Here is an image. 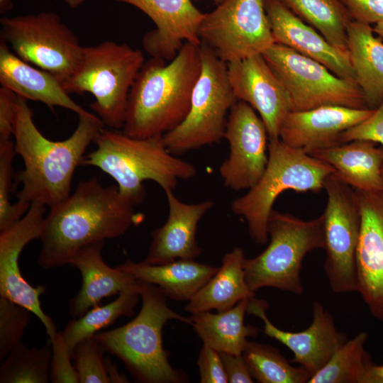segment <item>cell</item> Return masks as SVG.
Segmentation results:
<instances>
[{
	"label": "cell",
	"mask_w": 383,
	"mask_h": 383,
	"mask_svg": "<svg viewBox=\"0 0 383 383\" xmlns=\"http://www.w3.org/2000/svg\"><path fill=\"white\" fill-rule=\"evenodd\" d=\"M134 207L117 185L104 186L96 177L81 181L49 208L39 238L38 265L45 270L68 265L82 248L121 236L144 218Z\"/></svg>",
	"instance_id": "cell-1"
},
{
	"label": "cell",
	"mask_w": 383,
	"mask_h": 383,
	"mask_svg": "<svg viewBox=\"0 0 383 383\" xmlns=\"http://www.w3.org/2000/svg\"><path fill=\"white\" fill-rule=\"evenodd\" d=\"M77 128L62 140L47 138L37 128L28 100L18 96L13 136L16 155L23 161V170L16 175L22 185L18 201L30 206L40 203L50 208L71 193L74 173L82 165L86 150L105 127L95 113L79 115Z\"/></svg>",
	"instance_id": "cell-2"
},
{
	"label": "cell",
	"mask_w": 383,
	"mask_h": 383,
	"mask_svg": "<svg viewBox=\"0 0 383 383\" xmlns=\"http://www.w3.org/2000/svg\"><path fill=\"white\" fill-rule=\"evenodd\" d=\"M201 67L200 45L185 43L168 63L151 57L129 93L122 131L134 138L162 135L187 115Z\"/></svg>",
	"instance_id": "cell-3"
},
{
	"label": "cell",
	"mask_w": 383,
	"mask_h": 383,
	"mask_svg": "<svg viewBox=\"0 0 383 383\" xmlns=\"http://www.w3.org/2000/svg\"><path fill=\"white\" fill-rule=\"evenodd\" d=\"M85 155L82 165L100 169L116 182L121 195L134 206L145 198L144 182L153 181L165 191L174 190L178 180L196 174V168L172 154L162 135L134 138L114 129L103 128Z\"/></svg>",
	"instance_id": "cell-4"
},
{
	"label": "cell",
	"mask_w": 383,
	"mask_h": 383,
	"mask_svg": "<svg viewBox=\"0 0 383 383\" xmlns=\"http://www.w3.org/2000/svg\"><path fill=\"white\" fill-rule=\"evenodd\" d=\"M138 291L142 300L139 313L126 324L98 332L93 337L104 350L124 363L135 382H188L186 374L170 363L169 353L163 348L162 329L170 320L192 325L190 318L171 309L167 297L158 287L138 279Z\"/></svg>",
	"instance_id": "cell-5"
},
{
	"label": "cell",
	"mask_w": 383,
	"mask_h": 383,
	"mask_svg": "<svg viewBox=\"0 0 383 383\" xmlns=\"http://www.w3.org/2000/svg\"><path fill=\"white\" fill-rule=\"evenodd\" d=\"M327 162L302 150L291 148L280 139L269 140L268 162L257 182L231 204V210L243 217L251 238L260 245L267 243V221L277 198L287 190L318 192L326 178L335 173Z\"/></svg>",
	"instance_id": "cell-6"
},
{
	"label": "cell",
	"mask_w": 383,
	"mask_h": 383,
	"mask_svg": "<svg viewBox=\"0 0 383 383\" xmlns=\"http://www.w3.org/2000/svg\"><path fill=\"white\" fill-rule=\"evenodd\" d=\"M145 62L142 51L126 43L106 40L83 47L77 67L62 85L70 94H92L91 109L105 126L118 130L123 127L129 93Z\"/></svg>",
	"instance_id": "cell-7"
},
{
	"label": "cell",
	"mask_w": 383,
	"mask_h": 383,
	"mask_svg": "<svg viewBox=\"0 0 383 383\" xmlns=\"http://www.w3.org/2000/svg\"><path fill=\"white\" fill-rule=\"evenodd\" d=\"M270 240L260 255L245 259V280L254 292L264 287L301 294L302 262L306 255L324 249L323 216L304 221L272 209L267 221Z\"/></svg>",
	"instance_id": "cell-8"
},
{
	"label": "cell",
	"mask_w": 383,
	"mask_h": 383,
	"mask_svg": "<svg viewBox=\"0 0 383 383\" xmlns=\"http://www.w3.org/2000/svg\"><path fill=\"white\" fill-rule=\"evenodd\" d=\"M200 50L201 71L189 112L180 124L162 135L167 150L174 155L219 143L225 133L228 112L238 101L227 63L204 42Z\"/></svg>",
	"instance_id": "cell-9"
},
{
	"label": "cell",
	"mask_w": 383,
	"mask_h": 383,
	"mask_svg": "<svg viewBox=\"0 0 383 383\" xmlns=\"http://www.w3.org/2000/svg\"><path fill=\"white\" fill-rule=\"evenodd\" d=\"M262 56L283 85L292 111L328 105L368 109L355 80L337 76L313 59L277 43Z\"/></svg>",
	"instance_id": "cell-10"
},
{
	"label": "cell",
	"mask_w": 383,
	"mask_h": 383,
	"mask_svg": "<svg viewBox=\"0 0 383 383\" xmlns=\"http://www.w3.org/2000/svg\"><path fill=\"white\" fill-rule=\"evenodd\" d=\"M1 39L23 60L63 84L74 72L83 47L77 35L52 11L0 18Z\"/></svg>",
	"instance_id": "cell-11"
},
{
	"label": "cell",
	"mask_w": 383,
	"mask_h": 383,
	"mask_svg": "<svg viewBox=\"0 0 383 383\" xmlns=\"http://www.w3.org/2000/svg\"><path fill=\"white\" fill-rule=\"evenodd\" d=\"M327 195L323 216L326 258L325 272L332 291L357 292L356 251L360 213L355 189L335 173L325 180Z\"/></svg>",
	"instance_id": "cell-12"
},
{
	"label": "cell",
	"mask_w": 383,
	"mask_h": 383,
	"mask_svg": "<svg viewBox=\"0 0 383 383\" xmlns=\"http://www.w3.org/2000/svg\"><path fill=\"white\" fill-rule=\"evenodd\" d=\"M265 0H224L204 13L199 29L202 42L226 63L262 55L275 43Z\"/></svg>",
	"instance_id": "cell-13"
},
{
	"label": "cell",
	"mask_w": 383,
	"mask_h": 383,
	"mask_svg": "<svg viewBox=\"0 0 383 383\" xmlns=\"http://www.w3.org/2000/svg\"><path fill=\"white\" fill-rule=\"evenodd\" d=\"M228 116L223 138L228 157L219 167L224 185L235 192L250 189L262 176L268 162V135L256 111L237 101Z\"/></svg>",
	"instance_id": "cell-14"
},
{
	"label": "cell",
	"mask_w": 383,
	"mask_h": 383,
	"mask_svg": "<svg viewBox=\"0 0 383 383\" xmlns=\"http://www.w3.org/2000/svg\"><path fill=\"white\" fill-rule=\"evenodd\" d=\"M46 207L40 203H31L21 219L0 232V296L27 308L40 319L51 339L57 332V327L43 311L40 301L46 287H32L22 276L18 261L26 245L39 239Z\"/></svg>",
	"instance_id": "cell-15"
},
{
	"label": "cell",
	"mask_w": 383,
	"mask_h": 383,
	"mask_svg": "<svg viewBox=\"0 0 383 383\" xmlns=\"http://www.w3.org/2000/svg\"><path fill=\"white\" fill-rule=\"evenodd\" d=\"M354 189L361 219L357 292L372 316L383 323V190Z\"/></svg>",
	"instance_id": "cell-16"
},
{
	"label": "cell",
	"mask_w": 383,
	"mask_h": 383,
	"mask_svg": "<svg viewBox=\"0 0 383 383\" xmlns=\"http://www.w3.org/2000/svg\"><path fill=\"white\" fill-rule=\"evenodd\" d=\"M267 307L266 301L253 296L248 300L247 313L260 318L264 334L288 348L294 354L291 361L306 369L311 375L348 340L347 335L338 331L331 313L318 301L313 303L311 324L300 332L286 331L275 326L267 316Z\"/></svg>",
	"instance_id": "cell-17"
},
{
	"label": "cell",
	"mask_w": 383,
	"mask_h": 383,
	"mask_svg": "<svg viewBox=\"0 0 383 383\" xmlns=\"http://www.w3.org/2000/svg\"><path fill=\"white\" fill-rule=\"evenodd\" d=\"M228 78L238 101L248 104L263 121L269 140L279 139V130L290 111L286 91L262 55L227 63Z\"/></svg>",
	"instance_id": "cell-18"
},
{
	"label": "cell",
	"mask_w": 383,
	"mask_h": 383,
	"mask_svg": "<svg viewBox=\"0 0 383 383\" xmlns=\"http://www.w3.org/2000/svg\"><path fill=\"white\" fill-rule=\"evenodd\" d=\"M145 13L155 28L143 37V46L154 57L172 60L185 43L200 45L199 29L204 13L191 0H115Z\"/></svg>",
	"instance_id": "cell-19"
},
{
	"label": "cell",
	"mask_w": 383,
	"mask_h": 383,
	"mask_svg": "<svg viewBox=\"0 0 383 383\" xmlns=\"http://www.w3.org/2000/svg\"><path fill=\"white\" fill-rule=\"evenodd\" d=\"M373 111L336 105L290 111L282 123L279 139L285 145L310 155L341 144V134L367 119Z\"/></svg>",
	"instance_id": "cell-20"
},
{
	"label": "cell",
	"mask_w": 383,
	"mask_h": 383,
	"mask_svg": "<svg viewBox=\"0 0 383 383\" xmlns=\"http://www.w3.org/2000/svg\"><path fill=\"white\" fill-rule=\"evenodd\" d=\"M265 6L275 43L321 62L341 78L355 80L348 52L331 45L280 0H265Z\"/></svg>",
	"instance_id": "cell-21"
},
{
	"label": "cell",
	"mask_w": 383,
	"mask_h": 383,
	"mask_svg": "<svg viewBox=\"0 0 383 383\" xmlns=\"http://www.w3.org/2000/svg\"><path fill=\"white\" fill-rule=\"evenodd\" d=\"M168 204L166 222L155 229L146 257L147 265H162L179 259H195L202 250L196 242L198 224L210 210L213 202L206 200L186 204L179 200L173 190L165 191Z\"/></svg>",
	"instance_id": "cell-22"
},
{
	"label": "cell",
	"mask_w": 383,
	"mask_h": 383,
	"mask_svg": "<svg viewBox=\"0 0 383 383\" xmlns=\"http://www.w3.org/2000/svg\"><path fill=\"white\" fill-rule=\"evenodd\" d=\"M104 243L82 248L69 262L68 265L79 271L82 280L79 291L69 302V314L73 318L101 305L103 299L137 287L138 279L133 275L117 267H111L104 261L101 251Z\"/></svg>",
	"instance_id": "cell-23"
},
{
	"label": "cell",
	"mask_w": 383,
	"mask_h": 383,
	"mask_svg": "<svg viewBox=\"0 0 383 383\" xmlns=\"http://www.w3.org/2000/svg\"><path fill=\"white\" fill-rule=\"evenodd\" d=\"M0 83L17 96L51 109L60 106L78 116L88 112L72 100L55 76L18 57L1 38Z\"/></svg>",
	"instance_id": "cell-24"
},
{
	"label": "cell",
	"mask_w": 383,
	"mask_h": 383,
	"mask_svg": "<svg viewBox=\"0 0 383 383\" xmlns=\"http://www.w3.org/2000/svg\"><path fill=\"white\" fill-rule=\"evenodd\" d=\"M116 267L138 280L158 287L167 298L177 301H189L219 268L194 259H179L162 265L128 259Z\"/></svg>",
	"instance_id": "cell-25"
},
{
	"label": "cell",
	"mask_w": 383,
	"mask_h": 383,
	"mask_svg": "<svg viewBox=\"0 0 383 383\" xmlns=\"http://www.w3.org/2000/svg\"><path fill=\"white\" fill-rule=\"evenodd\" d=\"M355 140L315 151L311 156L331 165L345 183L363 191L383 190V148Z\"/></svg>",
	"instance_id": "cell-26"
},
{
	"label": "cell",
	"mask_w": 383,
	"mask_h": 383,
	"mask_svg": "<svg viewBox=\"0 0 383 383\" xmlns=\"http://www.w3.org/2000/svg\"><path fill=\"white\" fill-rule=\"evenodd\" d=\"M348 51L355 79L368 109L383 99V40L370 24L350 20L347 28Z\"/></svg>",
	"instance_id": "cell-27"
},
{
	"label": "cell",
	"mask_w": 383,
	"mask_h": 383,
	"mask_svg": "<svg viewBox=\"0 0 383 383\" xmlns=\"http://www.w3.org/2000/svg\"><path fill=\"white\" fill-rule=\"evenodd\" d=\"M245 259L239 247L224 255L217 272L188 301L184 310L191 313L212 309L224 311L243 299L255 296L245 280Z\"/></svg>",
	"instance_id": "cell-28"
},
{
	"label": "cell",
	"mask_w": 383,
	"mask_h": 383,
	"mask_svg": "<svg viewBox=\"0 0 383 383\" xmlns=\"http://www.w3.org/2000/svg\"><path fill=\"white\" fill-rule=\"evenodd\" d=\"M250 299H243L233 308L213 313L201 311L189 317L204 345L219 353L242 354L248 338L256 336L257 328L245 325L244 318Z\"/></svg>",
	"instance_id": "cell-29"
},
{
	"label": "cell",
	"mask_w": 383,
	"mask_h": 383,
	"mask_svg": "<svg viewBox=\"0 0 383 383\" xmlns=\"http://www.w3.org/2000/svg\"><path fill=\"white\" fill-rule=\"evenodd\" d=\"M367 338L360 332L348 340L308 383H374L375 364L365 348Z\"/></svg>",
	"instance_id": "cell-30"
},
{
	"label": "cell",
	"mask_w": 383,
	"mask_h": 383,
	"mask_svg": "<svg viewBox=\"0 0 383 383\" xmlns=\"http://www.w3.org/2000/svg\"><path fill=\"white\" fill-rule=\"evenodd\" d=\"M280 1L331 45L348 52L347 28L351 19L340 0Z\"/></svg>",
	"instance_id": "cell-31"
},
{
	"label": "cell",
	"mask_w": 383,
	"mask_h": 383,
	"mask_svg": "<svg viewBox=\"0 0 383 383\" xmlns=\"http://www.w3.org/2000/svg\"><path fill=\"white\" fill-rule=\"evenodd\" d=\"M140 297L137 284L135 288L121 292L113 301L94 306L81 317L70 321L61 333L71 355L78 343L93 337L121 316H133Z\"/></svg>",
	"instance_id": "cell-32"
},
{
	"label": "cell",
	"mask_w": 383,
	"mask_h": 383,
	"mask_svg": "<svg viewBox=\"0 0 383 383\" xmlns=\"http://www.w3.org/2000/svg\"><path fill=\"white\" fill-rule=\"evenodd\" d=\"M242 355L252 378L260 383H308L311 374L292 366L272 345L248 341Z\"/></svg>",
	"instance_id": "cell-33"
},
{
	"label": "cell",
	"mask_w": 383,
	"mask_h": 383,
	"mask_svg": "<svg viewBox=\"0 0 383 383\" xmlns=\"http://www.w3.org/2000/svg\"><path fill=\"white\" fill-rule=\"evenodd\" d=\"M50 339L40 348L19 343L1 362L0 383H48L52 356Z\"/></svg>",
	"instance_id": "cell-34"
},
{
	"label": "cell",
	"mask_w": 383,
	"mask_h": 383,
	"mask_svg": "<svg viewBox=\"0 0 383 383\" xmlns=\"http://www.w3.org/2000/svg\"><path fill=\"white\" fill-rule=\"evenodd\" d=\"M15 155L13 141H0V232L21 219L30 207L18 201L13 204L10 200Z\"/></svg>",
	"instance_id": "cell-35"
},
{
	"label": "cell",
	"mask_w": 383,
	"mask_h": 383,
	"mask_svg": "<svg viewBox=\"0 0 383 383\" xmlns=\"http://www.w3.org/2000/svg\"><path fill=\"white\" fill-rule=\"evenodd\" d=\"M103 348L94 338L78 343L72 353V360L79 383H110Z\"/></svg>",
	"instance_id": "cell-36"
},
{
	"label": "cell",
	"mask_w": 383,
	"mask_h": 383,
	"mask_svg": "<svg viewBox=\"0 0 383 383\" xmlns=\"http://www.w3.org/2000/svg\"><path fill=\"white\" fill-rule=\"evenodd\" d=\"M30 313L27 308L0 296V362L21 342Z\"/></svg>",
	"instance_id": "cell-37"
},
{
	"label": "cell",
	"mask_w": 383,
	"mask_h": 383,
	"mask_svg": "<svg viewBox=\"0 0 383 383\" xmlns=\"http://www.w3.org/2000/svg\"><path fill=\"white\" fill-rule=\"evenodd\" d=\"M52 343V356L50 367V380L52 383H79L72 355L64 341L61 331L50 339Z\"/></svg>",
	"instance_id": "cell-38"
},
{
	"label": "cell",
	"mask_w": 383,
	"mask_h": 383,
	"mask_svg": "<svg viewBox=\"0 0 383 383\" xmlns=\"http://www.w3.org/2000/svg\"><path fill=\"white\" fill-rule=\"evenodd\" d=\"M355 140H370L383 146V99L370 116L340 135L341 143Z\"/></svg>",
	"instance_id": "cell-39"
},
{
	"label": "cell",
	"mask_w": 383,
	"mask_h": 383,
	"mask_svg": "<svg viewBox=\"0 0 383 383\" xmlns=\"http://www.w3.org/2000/svg\"><path fill=\"white\" fill-rule=\"evenodd\" d=\"M201 383H227L228 379L219 352L202 345L198 360Z\"/></svg>",
	"instance_id": "cell-40"
},
{
	"label": "cell",
	"mask_w": 383,
	"mask_h": 383,
	"mask_svg": "<svg viewBox=\"0 0 383 383\" xmlns=\"http://www.w3.org/2000/svg\"><path fill=\"white\" fill-rule=\"evenodd\" d=\"M351 20L377 24L383 22V0H340Z\"/></svg>",
	"instance_id": "cell-41"
},
{
	"label": "cell",
	"mask_w": 383,
	"mask_h": 383,
	"mask_svg": "<svg viewBox=\"0 0 383 383\" xmlns=\"http://www.w3.org/2000/svg\"><path fill=\"white\" fill-rule=\"evenodd\" d=\"M18 96L9 89L0 88V141L11 140L13 131L15 107Z\"/></svg>",
	"instance_id": "cell-42"
},
{
	"label": "cell",
	"mask_w": 383,
	"mask_h": 383,
	"mask_svg": "<svg viewBox=\"0 0 383 383\" xmlns=\"http://www.w3.org/2000/svg\"><path fill=\"white\" fill-rule=\"evenodd\" d=\"M229 383H252V378L242 355L219 353Z\"/></svg>",
	"instance_id": "cell-43"
},
{
	"label": "cell",
	"mask_w": 383,
	"mask_h": 383,
	"mask_svg": "<svg viewBox=\"0 0 383 383\" xmlns=\"http://www.w3.org/2000/svg\"><path fill=\"white\" fill-rule=\"evenodd\" d=\"M374 383H383V365H374Z\"/></svg>",
	"instance_id": "cell-44"
},
{
	"label": "cell",
	"mask_w": 383,
	"mask_h": 383,
	"mask_svg": "<svg viewBox=\"0 0 383 383\" xmlns=\"http://www.w3.org/2000/svg\"><path fill=\"white\" fill-rule=\"evenodd\" d=\"M13 7L12 0H0V13L1 14L6 13L11 10Z\"/></svg>",
	"instance_id": "cell-45"
},
{
	"label": "cell",
	"mask_w": 383,
	"mask_h": 383,
	"mask_svg": "<svg viewBox=\"0 0 383 383\" xmlns=\"http://www.w3.org/2000/svg\"><path fill=\"white\" fill-rule=\"evenodd\" d=\"M86 0H65V2L71 9L81 6Z\"/></svg>",
	"instance_id": "cell-46"
},
{
	"label": "cell",
	"mask_w": 383,
	"mask_h": 383,
	"mask_svg": "<svg viewBox=\"0 0 383 383\" xmlns=\"http://www.w3.org/2000/svg\"><path fill=\"white\" fill-rule=\"evenodd\" d=\"M374 33L383 40V22L374 25Z\"/></svg>",
	"instance_id": "cell-47"
},
{
	"label": "cell",
	"mask_w": 383,
	"mask_h": 383,
	"mask_svg": "<svg viewBox=\"0 0 383 383\" xmlns=\"http://www.w3.org/2000/svg\"><path fill=\"white\" fill-rule=\"evenodd\" d=\"M214 2L216 4L218 5L222 3L224 0H209Z\"/></svg>",
	"instance_id": "cell-48"
},
{
	"label": "cell",
	"mask_w": 383,
	"mask_h": 383,
	"mask_svg": "<svg viewBox=\"0 0 383 383\" xmlns=\"http://www.w3.org/2000/svg\"><path fill=\"white\" fill-rule=\"evenodd\" d=\"M382 177H383V166H382Z\"/></svg>",
	"instance_id": "cell-49"
}]
</instances>
